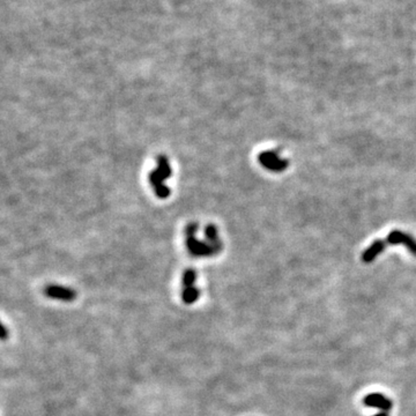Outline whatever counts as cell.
I'll list each match as a JSON object with an SVG mask.
<instances>
[{
    "mask_svg": "<svg viewBox=\"0 0 416 416\" xmlns=\"http://www.w3.org/2000/svg\"><path fill=\"white\" fill-rule=\"evenodd\" d=\"M258 161L265 169L272 173H282L289 166V161L282 159L280 154L275 150H266L259 154Z\"/></svg>",
    "mask_w": 416,
    "mask_h": 416,
    "instance_id": "cell-2",
    "label": "cell"
},
{
    "mask_svg": "<svg viewBox=\"0 0 416 416\" xmlns=\"http://www.w3.org/2000/svg\"><path fill=\"white\" fill-rule=\"evenodd\" d=\"M374 416H389V412H383V411H381L378 414H376Z\"/></svg>",
    "mask_w": 416,
    "mask_h": 416,
    "instance_id": "cell-13",
    "label": "cell"
},
{
    "mask_svg": "<svg viewBox=\"0 0 416 416\" xmlns=\"http://www.w3.org/2000/svg\"><path fill=\"white\" fill-rule=\"evenodd\" d=\"M196 231L197 224L195 223L189 224L186 228V245H188L190 253L196 257H208L220 251V249L211 245L210 243L198 241L196 237Z\"/></svg>",
    "mask_w": 416,
    "mask_h": 416,
    "instance_id": "cell-1",
    "label": "cell"
},
{
    "mask_svg": "<svg viewBox=\"0 0 416 416\" xmlns=\"http://www.w3.org/2000/svg\"><path fill=\"white\" fill-rule=\"evenodd\" d=\"M44 294L50 299L65 301V302H71V301H73L77 297V294H75L74 290L56 285H50L46 287Z\"/></svg>",
    "mask_w": 416,
    "mask_h": 416,
    "instance_id": "cell-4",
    "label": "cell"
},
{
    "mask_svg": "<svg viewBox=\"0 0 416 416\" xmlns=\"http://www.w3.org/2000/svg\"><path fill=\"white\" fill-rule=\"evenodd\" d=\"M196 279H197V273L195 270H192V268L186 270L184 272V274H183V289L195 286Z\"/></svg>",
    "mask_w": 416,
    "mask_h": 416,
    "instance_id": "cell-11",
    "label": "cell"
},
{
    "mask_svg": "<svg viewBox=\"0 0 416 416\" xmlns=\"http://www.w3.org/2000/svg\"><path fill=\"white\" fill-rule=\"evenodd\" d=\"M386 246H387V244L385 242V239H376V241L372 243L370 246L367 247V250L362 253V260L367 264L372 263V261H374L376 258L379 256V254H382L384 252V250L386 249Z\"/></svg>",
    "mask_w": 416,
    "mask_h": 416,
    "instance_id": "cell-7",
    "label": "cell"
},
{
    "mask_svg": "<svg viewBox=\"0 0 416 416\" xmlns=\"http://www.w3.org/2000/svg\"><path fill=\"white\" fill-rule=\"evenodd\" d=\"M387 245H404L410 252L416 257V239L406 234L403 230H393L391 231L385 238Z\"/></svg>",
    "mask_w": 416,
    "mask_h": 416,
    "instance_id": "cell-3",
    "label": "cell"
},
{
    "mask_svg": "<svg viewBox=\"0 0 416 416\" xmlns=\"http://www.w3.org/2000/svg\"><path fill=\"white\" fill-rule=\"evenodd\" d=\"M7 329L5 327V325H1V340H6L7 339Z\"/></svg>",
    "mask_w": 416,
    "mask_h": 416,
    "instance_id": "cell-12",
    "label": "cell"
},
{
    "mask_svg": "<svg viewBox=\"0 0 416 416\" xmlns=\"http://www.w3.org/2000/svg\"><path fill=\"white\" fill-rule=\"evenodd\" d=\"M156 170L159 171L161 176L164 178V181L168 179L173 174V170H171V166L169 160H168L167 156L160 155L157 156V168Z\"/></svg>",
    "mask_w": 416,
    "mask_h": 416,
    "instance_id": "cell-8",
    "label": "cell"
},
{
    "mask_svg": "<svg viewBox=\"0 0 416 416\" xmlns=\"http://www.w3.org/2000/svg\"><path fill=\"white\" fill-rule=\"evenodd\" d=\"M200 295V292L196 288L195 286L189 287V288H184L182 293V299L183 302L186 304H192L198 301Z\"/></svg>",
    "mask_w": 416,
    "mask_h": 416,
    "instance_id": "cell-10",
    "label": "cell"
},
{
    "mask_svg": "<svg viewBox=\"0 0 416 416\" xmlns=\"http://www.w3.org/2000/svg\"><path fill=\"white\" fill-rule=\"evenodd\" d=\"M205 235H206L207 241L209 242L211 245L216 246L217 249L221 250L222 244H221L220 238H218V231H217V229H216V227H215V225H213V224L207 225L206 230H205Z\"/></svg>",
    "mask_w": 416,
    "mask_h": 416,
    "instance_id": "cell-9",
    "label": "cell"
},
{
    "mask_svg": "<svg viewBox=\"0 0 416 416\" xmlns=\"http://www.w3.org/2000/svg\"><path fill=\"white\" fill-rule=\"evenodd\" d=\"M363 404L367 407L378 408V410H381L383 412H390L391 410H392V406H393L392 401L381 393L368 394V396L364 398Z\"/></svg>",
    "mask_w": 416,
    "mask_h": 416,
    "instance_id": "cell-5",
    "label": "cell"
},
{
    "mask_svg": "<svg viewBox=\"0 0 416 416\" xmlns=\"http://www.w3.org/2000/svg\"><path fill=\"white\" fill-rule=\"evenodd\" d=\"M149 182L160 199H167L170 196V189L164 185V178L156 169L149 174Z\"/></svg>",
    "mask_w": 416,
    "mask_h": 416,
    "instance_id": "cell-6",
    "label": "cell"
}]
</instances>
